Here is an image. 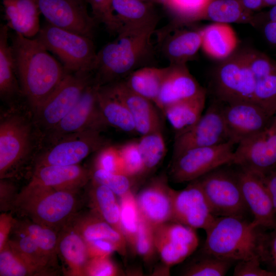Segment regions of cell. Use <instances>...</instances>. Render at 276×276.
Returning a JSON list of instances; mask_svg holds the SVG:
<instances>
[{
	"mask_svg": "<svg viewBox=\"0 0 276 276\" xmlns=\"http://www.w3.org/2000/svg\"><path fill=\"white\" fill-rule=\"evenodd\" d=\"M249 67L257 80L276 70V61L263 52L256 50H245Z\"/></svg>",
	"mask_w": 276,
	"mask_h": 276,
	"instance_id": "obj_48",
	"label": "cell"
},
{
	"mask_svg": "<svg viewBox=\"0 0 276 276\" xmlns=\"http://www.w3.org/2000/svg\"><path fill=\"white\" fill-rule=\"evenodd\" d=\"M237 175L245 203L253 221L261 228L276 227V215L263 177L238 167Z\"/></svg>",
	"mask_w": 276,
	"mask_h": 276,
	"instance_id": "obj_19",
	"label": "cell"
},
{
	"mask_svg": "<svg viewBox=\"0 0 276 276\" xmlns=\"http://www.w3.org/2000/svg\"><path fill=\"white\" fill-rule=\"evenodd\" d=\"M93 79V73L90 72L67 73L34 112L37 123L51 130L74 107Z\"/></svg>",
	"mask_w": 276,
	"mask_h": 276,
	"instance_id": "obj_9",
	"label": "cell"
},
{
	"mask_svg": "<svg viewBox=\"0 0 276 276\" xmlns=\"http://www.w3.org/2000/svg\"><path fill=\"white\" fill-rule=\"evenodd\" d=\"M3 4L9 29L27 38L37 35L41 13L36 0H3Z\"/></svg>",
	"mask_w": 276,
	"mask_h": 276,
	"instance_id": "obj_27",
	"label": "cell"
},
{
	"mask_svg": "<svg viewBox=\"0 0 276 276\" xmlns=\"http://www.w3.org/2000/svg\"><path fill=\"white\" fill-rule=\"evenodd\" d=\"M212 82L216 100L219 102L227 104L254 101L256 80L249 67L246 50L235 52L221 61L214 72Z\"/></svg>",
	"mask_w": 276,
	"mask_h": 276,
	"instance_id": "obj_7",
	"label": "cell"
},
{
	"mask_svg": "<svg viewBox=\"0 0 276 276\" xmlns=\"http://www.w3.org/2000/svg\"><path fill=\"white\" fill-rule=\"evenodd\" d=\"M263 178L270 195L276 215V168L263 177Z\"/></svg>",
	"mask_w": 276,
	"mask_h": 276,
	"instance_id": "obj_55",
	"label": "cell"
},
{
	"mask_svg": "<svg viewBox=\"0 0 276 276\" xmlns=\"http://www.w3.org/2000/svg\"><path fill=\"white\" fill-rule=\"evenodd\" d=\"M124 174L134 177L145 172L137 142H130L118 147Z\"/></svg>",
	"mask_w": 276,
	"mask_h": 276,
	"instance_id": "obj_46",
	"label": "cell"
},
{
	"mask_svg": "<svg viewBox=\"0 0 276 276\" xmlns=\"http://www.w3.org/2000/svg\"><path fill=\"white\" fill-rule=\"evenodd\" d=\"M35 38L60 60L68 73H93L97 52L92 38L48 22Z\"/></svg>",
	"mask_w": 276,
	"mask_h": 276,
	"instance_id": "obj_5",
	"label": "cell"
},
{
	"mask_svg": "<svg viewBox=\"0 0 276 276\" xmlns=\"http://www.w3.org/2000/svg\"><path fill=\"white\" fill-rule=\"evenodd\" d=\"M142 1H144V0H142Z\"/></svg>",
	"mask_w": 276,
	"mask_h": 276,
	"instance_id": "obj_58",
	"label": "cell"
},
{
	"mask_svg": "<svg viewBox=\"0 0 276 276\" xmlns=\"http://www.w3.org/2000/svg\"><path fill=\"white\" fill-rule=\"evenodd\" d=\"M9 28L0 27V95L3 99L10 100L21 94L16 75L12 49L9 43Z\"/></svg>",
	"mask_w": 276,
	"mask_h": 276,
	"instance_id": "obj_31",
	"label": "cell"
},
{
	"mask_svg": "<svg viewBox=\"0 0 276 276\" xmlns=\"http://www.w3.org/2000/svg\"><path fill=\"white\" fill-rule=\"evenodd\" d=\"M154 236L157 254L170 267L191 255L199 244L195 229L174 221L154 227Z\"/></svg>",
	"mask_w": 276,
	"mask_h": 276,
	"instance_id": "obj_17",
	"label": "cell"
},
{
	"mask_svg": "<svg viewBox=\"0 0 276 276\" xmlns=\"http://www.w3.org/2000/svg\"><path fill=\"white\" fill-rule=\"evenodd\" d=\"M105 85L129 110L136 133L142 136L162 130V121L157 108L153 102L132 90L124 79Z\"/></svg>",
	"mask_w": 276,
	"mask_h": 276,
	"instance_id": "obj_21",
	"label": "cell"
},
{
	"mask_svg": "<svg viewBox=\"0 0 276 276\" xmlns=\"http://www.w3.org/2000/svg\"><path fill=\"white\" fill-rule=\"evenodd\" d=\"M212 0H169L176 22L192 23L200 20Z\"/></svg>",
	"mask_w": 276,
	"mask_h": 276,
	"instance_id": "obj_43",
	"label": "cell"
},
{
	"mask_svg": "<svg viewBox=\"0 0 276 276\" xmlns=\"http://www.w3.org/2000/svg\"><path fill=\"white\" fill-rule=\"evenodd\" d=\"M261 229L253 220L249 221L245 218L216 217L205 231L206 236L202 249L235 262L259 256L263 232Z\"/></svg>",
	"mask_w": 276,
	"mask_h": 276,
	"instance_id": "obj_4",
	"label": "cell"
},
{
	"mask_svg": "<svg viewBox=\"0 0 276 276\" xmlns=\"http://www.w3.org/2000/svg\"><path fill=\"white\" fill-rule=\"evenodd\" d=\"M31 129L21 116L11 115L0 124V179L10 177L28 154Z\"/></svg>",
	"mask_w": 276,
	"mask_h": 276,
	"instance_id": "obj_12",
	"label": "cell"
},
{
	"mask_svg": "<svg viewBox=\"0 0 276 276\" xmlns=\"http://www.w3.org/2000/svg\"><path fill=\"white\" fill-rule=\"evenodd\" d=\"M57 254L67 267V274L84 276L90 259L85 242L70 220L58 232Z\"/></svg>",
	"mask_w": 276,
	"mask_h": 276,
	"instance_id": "obj_26",
	"label": "cell"
},
{
	"mask_svg": "<svg viewBox=\"0 0 276 276\" xmlns=\"http://www.w3.org/2000/svg\"><path fill=\"white\" fill-rule=\"evenodd\" d=\"M259 256L237 262L234 276H276L273 272L262 268Z\"/></svg>",
	"mask_w": 276,
	"mask_h": 276,
	"instance_id": "obj_52",
	"label": "cell"
},
{
	"mask_svg": "<svg viewBox=\"0 0 276 276\" xmlns=\"http://www.w3.org/2000/svg\"><path fill=\"white\" fill-rule=\"evenodd\" d=\"M235 262L202 249L201 255L190 262L181 274L186 276H223Z\"/></svg>",
	"mask_w": 276,
	"mask_h": 276,
	"instance_id": "obj_38",
	"label": "cell"
},
{
	"mask_svg": "<svg viewBox=\"0 0 276 276\" xmlns=\"http://www.w3.org/2000/svg\"><path fill=\"white\" fill-rule=\"evenodd\" d=\"M14 227L29 235L56 268L58 267V231L28 218H15Z\"/></svg>",
	"mask_w": 276,
	"mask_h": 276,
	"instance_id": "obj_35",
	"label": "cell"
},
{
	"mask_svg": "<svg viewBox=\"0 0 276 276\" xmlns=\"http://www.w3.org/2000/svg\"><path fill=\"white\" fill-rule=\"evenodd\" d=\"M134 251L147 262L151 261L157 253L154 227L141 216L136 237Z\"/></svg>",
	"mask_w": 276,
	"mask_h": 276,
	"instance_id": "obj_45",
	"label": "cell"
},
{
	"mask_svg": "<svg viewBox=\"0 0 276 276\" xmlns=\"http://www.w3.org/2000/svg\"><path fill=\"white\" fill-rule=\"evenodd\" d=\"M175 23L160 36V50L170 64H186L194 59L201 46L202 28L190 23Z\"/></svg>",
	"mask_w": 276,
	"mask_h": 276,
	"instance_id": "obj_22",
	"label": "cell"
},
{
	"mask_svg": "<svg viewBox=\"0 0 276 276\" xmlns=\"http://www.w3.org/2000/svg\"><path fill=\"white\" fill-rule=\"evenodd\" d=\"M111 3L121 27L156 26L157 19L142 0H111Z\"/></svg>",
	"mask_w": 276,
	"mask_h": 276,
	"instance_id": "obj_37",
	"label": "cell"
},
{
	"mask_svg": "<svg viewBox=\"0 0 276 276\" xmlns=\"http://www.w3.org/2000/svg\"><path fill=\"white\" fill-rule=\"evenodd\" d=\"M238 39L228 24L214 22L202 28L201 48L210 57L222 61L235 52Z\"/></svg>",
	"mask_w": 276,
	"mask_h": 276,
	"instance_id": "obj_28",
	"label": "cell"
},
{
	"mask_svg": "<svg viewBox=\"0 0 276 276\" xmlns=\"http://www.w3.org/2000/svg\"><path fill=\"white\" fill-rule=\"evenodd\" d=\"M237 145L232 165L262 177L276 168V128L270 126Z\"/></svg>",
	"mask_w": 276,
	"mask_h": 276,
	"instance_id": "obj_15",
	"label": "cell"
},
{
	"mask_svg": "<svg viewBox=\"0 0 276 276\" xmlns=\"http://www.w3.org/2000/svg\"><path fill=\"white\" fill-rule=\"evenodd\" d=\"M156 26L122 27L117 37L97 52L93 72L100 85L124 79L139 68L152 51Z\"/></svg>",
	"mask_w": 276,
	"mask_h": 276,
	"instance_id": "obj_2",
	"label": "cell"
},
{
	"mask_svg": "<svg viewBox=\"0 0 276 276\" xmlns=\"http://www.w3.org/2000/svg\"><path fill=\"white\" fill-rule=\"evenodd\" d=\"M70 221L86 244L96 241L108 242L114 246L116 251L120 255L126 256L128 246L124 236L93 211L78 212Z\"/></svg>",
	"mask_w": 276,
	"mask_h": 276,
	"instance_id": "obj_25",
	"label": "cell"
},
{
	"mask_svg": "<svg viewBox=\"0 0 276 276\" xmlns=\"http://www.w3.org/2000/svg\"><path fill=\"white\" fill-rule=\"evenodd\" d=\"M88 196L91 211L123 235L117 196L106 186L91 181Z\"/></svg>",
	"mask_w": 276,
	"mask_h": 276,
	"instance_id": "obj_32",
	"label": "cell"
},
{
	"mask_svg": "<svg viewBox=\"0 0 276 276\" xmlns=\"http://www.w3.org/2000/svg\"><path fill=\"white\" fill-rule=\"evenodd\" d=\"M80 206L77 193L57 191L30 181L18 192L12 211L58 231L78 212Z\"/></svg>",
	"mask_w": 276,
	"mask_h": 276,
	"instance_id": "obj_3",
	"label": "cell"
},
{
	"mask_svg": "<svg viewBox=\"0 0 276 276\" xmlns=\"http://www.w3.org/2000/svg\"><path fill=\"white\" fill-rule=\"evenodd\" d=\"M49 24L92 38L96 25L85 0H36Z\"/></svg>",
	"mask_w": 276,
	"mask_h": 276,
	"instance_id": "obj_16",
	"label": "cell"
},
{
	"mask_svg": "<svg viewBox=\"0 0 276 276\" xmlns=\"http://www.w3.org/2000/svg\"><path fill=\"white\" fill-rule=\"evenodd\" d=\"M8 242L42 275H56V268L42 252L32 238L14 227Z\"/></svg>",
	"mask_w": 276,
	"mask_h": 276,
	"instance_id": "obj_36",
	"label": "cell"
},
{
	"mask_svg": "<svg viewBox=\"0 0 276 276\" xmlns=\"http://www.w3.org/2000/svg\"><path fill=\"white\" fill-rule=\"evenodd\" d=\"M94 168L124 174L118 147L107 145L98 151Z\"/></svg>",
	"mask_w": 276,
	"mask_h": 276,
	"instance_id": "obj_49",
	"label": "cell"
},
{
	"mask_svg": "<svg viewBox=\"0 0 276 276\" xmlns=\"http://www.w3.org/2000/svg\"><path fill=\"white\" fill-rule=\"evenodd\" d=\"M264 7H271L276 5V0H262Z\"/></svg>",
	"mask_w": 276,
	"mask_h": 276,
	"instance_id": "obj_57",
	"label": "cell"
},
{
	"mask_svg": "<svg viewBox=\"0 0 276 276\" xmlns=\"http://www.w3.org/2000/svg\"><path fill=\"white\" fill-rule=\"evenodd\" d=\"M132 177L120 173L94 168L91 171V180L104 185L120 197L131 191Z\"/></svg>",
	"mask_w": 276,
	"mask_h": 276,
	"instance_id": "obj_44",
	"label": "cell"
},
{
	"mask_svg": "<svg viewBox=\"0 0 276 276\" xmlns=\"http://www.w3.org/2000/svg\"><path fill=\"white\" fill-rule=\"evenodd\" d=\"M254 101L273 117L276 110V70L256 80Z\"/></svg>",
	"mask_w": 276,
	"mask_h": 276,
	"instance_id": "obj_42",
	"label": "cell"
},
{
	"mask_svg": "<svg viewBox=\"0 0 276 276\" xmlns=\"http://www.w3.org/2000/svg\"><path fill=\"white\" fill-rule=\"evenodd\" d=\"M106 145L99 130H89L70 134L54 142L37 159L35 167L78 165L89 154Z\"/></svg>",
	"mask_w": 276,
	"mask_h": 276,
	"instance_id": "obj_11",
	"label": "cell"
},
{
	"mask_svg": "<svg viewBox=\"0 0 276 276\" xmlns=\"http://www.w3.org/2000/svg\"><path fill=\"white\" fill-rule=\"evenodd\" d=\"M216 217L212 213L197 179L191 181L182 190H174L171 221L195 229L202 228L205 231Z\"/></svg>",
	"mask_w": 276,
	"mask_h": 276,
	"instance_id": "obj_18",
	"label": "cell"
},
{
	"mask_svg": "<svg viewBox=\"0 0 276 276\" xmlns=\"http://www.w3.org/2000/svg\"><path fill=\"white\" fill-rule=\"evenodd\" d=\"M11 40L21 94L35 112L68 72L36 38L15 32Z\"/></svg>",
	"mask_w": 276,
	"mask_h": 276,
	"instance_id": "obj_1",
	"label": "cell"
},
{
	"mask_svg": "<svg viewBox=\"0 0 276 276\" xmlns=\"http://www.w3.org/2000/svg\"><path fill=\"white\" fill-rule=\"evenodd\" d=\"M248 10L255 12L264 7L262 0H239Z\"/></svg>",
	"mask_w": 276,
	"mask_h": 276,
	"instance_id": "obj_56",
	"label": "cell"
},
{
	"mask_svg": "<svg viewBox=\"0 0 276 276\" xmlns=\"http://www.w3.org/2000/svg\"><path fill=\"white\" fill-rule=\"evenodd\" d=\"M120 223L128 246L135 252V244L140 220L135 196L132 191L119 197Z\"/></svg>",
	"mask_w": 276,
	"mask_h": 276,
	"instance_id": "obj_39",
	"label": "cell"
},
{
	"mask_svg": "<svg viewBox=\"0 0 276 276\" xmlns=\"http://www.w3.org/2000/svg\"><path fill=\"white\" fill-rule=\"evenodd\" d=\"M141 136L137 145L146 172L154 169L160 163L166 154V146L162 130Z\"/></svg>",
	"mask_w": 276,
	"mask_h": 276,
	"instance_id": "obj_41",
	"label": "cell"
},
{
	"mask_svg": "<svg viewBox=\"0 0 276 276\" xmlns=\"http://www.w3.org/2000/svg\"><path fill=\"white\" fill-rule=\"evenodd\" d=\"M15 220V218L10 213L2 212L0 215V251L8 242Z\"/></svg>",
	"mask_w": 276,
	"mask_h": 276,
	"instance_id": "obj_54",
	"label": "cell"
},
{
	"mask_svg": "<svg viewBox=\"0 0 276 276\" xmlns=\"http://www.w3.org/2000/svg\"><path fill=\"white\" fill-rule=\"evenodd\" d=\"M254 12L246 9L239 0H212L201 20L224 24H249L253 26Z\"/></svg>",
	"mask_w": 276,
	"mask_h": 276,
	"instance_id": "obj_34",
	"label": "cell"
},
{
	"mask_svg": "<svg viewBox=\"0 0 276 276\" xmlns=\"http://www.w3.org/2000/svg\"><path fill=\"white\" fill-rule=\"evenodd\" d=\"M91 180V171L78 165L35 167L30 182L57 191L77 193Z\"/></svg>",
	"mask_w": 276,
	"mask_h": 276,
	"instance_id": "obj_24",
	"label": "cell"
},
{
	"mask_svg": "<svg viewBox=\"0 0 276 276\" xmlns=\"http://www.w3.org/2000/svg\"><path fill=\"white\" fill-rule=\"evenodd\" d=\"M206 90L193 97L185 99L166 107L162 111L175 135L194 126L200 119L205 106Z\"/></svg>",
	"mask_w": 276,
	"mask_h": 276,
	"instance_id": "obj_29",
	"label": "cell"
},
{
	"mask_svg": "<svg viewBox=\"0 0 276 276\" xmlns=\"http://www.w3.org/2000/svg\"><path fill=\"white\" fill-rule=\"evenodd\" d=\"M231 141L216 146L189 149L172 158V180L182 183L196 180L220 166L232 165L234 145Z\"/></svg>",
	"mask_w": 276,
	"mask_h": 276,
	"instance_id": "obj_8",
	"label": "cell"
},
{
	"mask_svg": "<svg viewBox=\"0 0 276 276\" xmlns=\"http://www.w3.org/2000/svg\"><path fill=\"white\" fill-rule=\"evenodd\" d=\"M18 193L14 184L6 180H0V210L2 212L12 211L14 202Z\"/></svg>",
	"mask_w": 276,
	"mask_h": 276,
	"instance_id": "obj_53",
	"label": "cell"
},
{
	"mask_svg": "<svg viewBox=\"0 0 276 276\" xmlns=\"http://www.w3.org/2000/svg\"><path fill=\"white\" fill-rule=\"evenodd\" d=\"M1 276H40L41 273L33 267L8 242L0 251Z\"/></svg>",
	"mask_w": 276,
	"mask_h": 276,
	"instance_id": "obj_40",
	"label": "cell"
},
{
	"mask_svg": "<svg viewBox=\"0 0 276 276\" xmlns=\"http://www.w3.org/2000/svg\"><path fill=\"white\" fill-rule=\"evenodd\" d=\"M253 26L261 27L267 42L276 47V5L267 11L254 14Z\"/></svg>",
	"mask_w": 276,
	"mask_h": 276,
	"instance_id": "obj_51",
	"label": "cell"
},
{
	"mask_svg": "<svg viewBox=\"0 0 276 276\" xmlns=\"http://www.w3.org/2000/svg\"><path fill=\"white\" fill-rule=\"evenodd\" d=\"M223 105L215 100L194 126L175 135L172 158L192 148L216 146L229 141Z\"/></svg>",
	"mask_w": 276,
	"mask_h": 276,
	"instance_id": "obj_10",
	"label": "cell"
},
{
	"mask_svg": "<svg viewBox=\"0 0 276 276\" xmlns=\"http://www.w3.org/2000/svg\"><path fill=\"white\" fill-rule=\"evenodd\" d=\"M155 105L161 111L167 106L205 90L190 73L186 64H170Z\"/></svg>",
	"mask_w": 276,
	"mask_h": 276,
	"instance_id": "obj_23",
	"label": "cell"
},
{
	"mask_svg": "<svg viewBox=\"0 0 276 276\" xmlns=\"http://www.w3.org/2000/svg\"><path fill=\"white\" fill-rule=\"evenodd\" d=\"M98 105L107 125L127 133L135 132L132 117L125 105L105 85L97 93Z\"/></svg>",
	"mask_w": 276,
	"mask_h": 276,
	"instance_id": "obj_30",
	"label": "cell"
},
{
	"mask_svg": "<svg viewBox=\"0 0 276 276\" xmlns=\"http://www.w3.org/2000/svg\"><path fill=\"white\" fill-rule=\"evenodd\" d=\"M168 68L143 66L131 73L124 80L132 90L155 104Z\"/></svg>",
	"mask_w": 276,
	"mask_h": 276,
	"instance_id": "obj_33",
	"label": "cell"
},
{
	"mask_svg": "<svg viewBox=\"0 0 276 276\" xmlns=\"http://www.w3.org/2000/svg\"><path fill=\"white\" fill-rule=\"evenodd\" d=\"M261 236L258 254L261 262L276 274V227Z\"/></svg>",
	"mask_w": 276,
	"mask_h": 276,
	"instance_id": "obj_47",
	"label": "cell"
},
{
	"mask_svg": "<svg viewBox=\"0 0 276 276\" xmlns=\"http://www.w3.org/2000/svg\"><path fill=\"white\" fill-rule=\"evenodd\" d=\"M229 140L235 145L268 128L272 117L254 101L223 103Z\"/></svg>",
	"mask_w": 276,
	"mask_h": 276,
	"instance_id": "obj_14",
	"label": "cell"
},
{
	"mask_svg": "<svg viewBox=\"0 0 276 276\" xmlns=\"http://www.w3.org/2000/svg\"><path fill=\"white\" fill-rule=\"evenodd\" d=\"M120 274L110 256L90 258L86 265L84 276H115Z\"/></svg>",
	"mask_w": 276,
	"mask_h": 276,
	"instance_id": "obj_50",
	"label": "cell"
},
{
	"mask_svg": "<svg viewBox=\"0 0 276 276\" xmlns=\"http://www.w3.org/2000/svg\"><path fill=\"white\" fill-rule=\"evenodd\" d=\"M226 165L214 169L197 180L215 216L245 218L249 210L242 195L237 170Z\"/></svg>",
	"mask_w": 276,
	"mask_h": 276,
	"instance_id": "obj_6",
	"label": "cell"
},
{
	"mask_svg": "<svg viewBox=\"0 0 276 276\" xmlns=\"http://www.w3.org/2000/svg\"><path fill=\"white\" fill-rule=\"evenodd\" d=\"M173 192L166 176L154 178L135 196L141 216L154 227L171 221Z\"/></svg>",
	"mask_w": 276,
	"mask_h": 276,
	"instance_id": "obj_20",
	"label": "cell"
},
{
	"mask_svg": "<svg viewBox=\"0 0 276 276\" xmlns=\"http://www.w3.org/2000/svg\"><path fill=\"white\" fill-rule=\"evenodd\" d=\"M100 86L94 77L74 107L50 131L52 142L74 133L89 130L101 131L107 126L98 103L97 93Z\"/></svg>",
	"mask_w": 276,
	"mask_h": 276,
	"instance_id": "obj_13",
	"label": "cell"
}]
</instances>
